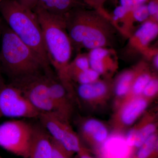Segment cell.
Returning a JSON list of instances; mask_svg holds the SVG:
<instances>
[{"label": "cell", "mask_w": 158, "mask_h": 158, "mask_svg": "<svg viewBox=\"0 0 158 158\" xmlns=\"http://www.w3.org/2000/svg\"><path fill=\"white\" fill-rule=\"evenodd\" d=\"M34 12L42 30L49 62L67 90L72 89L68 69L73 46L66 30L65 16L50 13L36 7Z\"/></svg>", "instance_id": "obj_1"}, {"label": "cell", "mask_w": 158, "mask_h": 158, "mask_svg": "<svg viewBox=\"0 0 158 158\" xmlns=\"http://www.w3.org/2000/svg\"><path fill=\"white\" fill-rule=\"evenodd\" d=\"M0 12L9 28L39 58L44 70L50 69L42 30L34 11L22 6L17 0H1Z\"/></svg>", "instance_id": "obj_2"}, {"label": "cell", "mask_w": 158, "mask_h": 158, "mask_svg": "<svg viewBox=\"0 0 158 158\" xmlns=\"http://www.w3.org/2000/svg\"><path fill=\"white\" fill-rule=\"evenodd\" d=\"M0 66L10 81L44 70L36 54L3 23L0 40Z\"/></svg>", "instance_id": "obj_3"}, {"label": "cell", "mask_w": 158, "mask_h": 158, "mask_svg": "<svg viewBox=\"0 0 158 158\" xmlns=\"http://www.w3.org/2000/svg\"><path fill=\"white\" fill-rule=\"evenodd\" d=\"M65 21L73 47L91 50L104 48L110 42L113 27L100 17L72 10L65 15Z\"/></svg>", "instance_id": "obj_4"}, {"label": "cell", "mask_w": 158, "mask_h": 158, "mask_svg": "<svg viewBox=\"0 0 158 158\" xmlns=\"http://www.w3.org/2000/svg\"><path fill=\"white\" fill-rule=\"evenodd\" d=\"M35 125L23 119L0 124V147L23 158L28 156L34 137Z\"/></svg>", "instance_id": "obj_5"}, {"label": "cell", "mask_w": 158, "mask_h": 158, "mask_svg": "<svg viewBox=\"0 0 158 158\" xmlns=\"http://www.w3.org/2000/svg\"><path fill=\"white\" fill-rule=\"evenodd\" d=\"M40 113L55 112L44 72L25 76L10 81Z\"/></svg>", "instance_id": "obj_6"}, {"label": "cell", "mask_w": 158, "mask_h": 158, "mask_svg": "<svg viewBox=\"0 0 158 158\" xmlns=\"http://www.w3.org/2000/svg\"><path fill=\"white\" fill-rule=\"evenodd\" d=\"M40 113L19 89L0 77V118H38Z\"/></svg>", "instance_id": "obj_7"}, {"label": "cell", "mask_w": 158, "mask_h": 158, "mask_svg": "<svg viewBox=\"0 0 158 158\" xmlns=\"http://www.w3.org/2000/svg\"><path fill=\"white\" fill-rule=\"evenodd\" d=\"M44 72L46 77L55 112L68 119L71 111V106L67 97L68 90L55 75L52 69Z\"/></svg>", "instance_id": "obj_8"}, {"label": "cell", "mask_w": 158, "mask_h": 158, "mask_svg": "<svg viewBox=\"0 0 158 158\" xmlns=\"http://www.w3.org/2000/svg\"><path fill=\"white\" fill-rule=\"evenodd\" d=\"M52 138L44 127L35 125L34 137L27 158H52Z\"/></svg>", "instance_id": "obj_9"}, {"label": "cell", "mask_w": 158, "mask_h": 158, "mask_svg": "<svg viewBox=\"0 0 158 158\" xmlns=\"http://www.w3.org/2000/svg\"><path fill=\"white\" fill-rule=\"evenodd\" d=\"M133 148L129 146L125 138L113 136L107 138L101 147L103 158H130Z\"/></svg>", "instance_id": "obj_10"}, {"label": "cell", "mask_w": 158, "mask_h": 158, "mask_svg": "<svg viewBox=\"0 0 158 158\" xmlns=\"http://www.w3.org/2000/svg\"><path fill=\"white\" fill-rule=\"evenodd\" d=\"M147 106V102L144 99L138 98L133 100L128 103L123 110L122 121L127 125L132 124L145 110Z\"/></svg>", "instance_id": "obj_11"}, {"label": "cell", "mask_w": 158, "mask_h": 158, "mask_svg": "<svg viewBox=\"0 0 158 158\" xmlns=\"http://www.w3.org/2000/svg\"><path fill=\"white\" fill-rule=\"evenodd\" d=\"M107 90L104 83L96 81L90 84H80L77 88V93L82 99L89 100L103 96Z\"/></svg>", "instance_id": "obj_12"}, {"label": "cell", "mask_w": 158, "mask_h": 158, "mask_svg": "<svg viewBox=\"0 0 158 158\" xmlns=\"http://www.w3.org/2000/svg\"><path fill=\"white\" fill-rule=\"evenodd\" d=\"M84 134L90 135L94 141L103 143L108 138L107 130L100 122L95 119H90L86 122L82 127Z\"/></svg>", "instance_id": "obj_13"}, {"label": "cell", "mask_w": 158, "mask_h": 158, "mask_svg": "<svg viewBox=\"0 0 158 158\" xmlns=\"http://www.w3.org/2000/svg\"><path fill=\"white\" fill-rule=\"evenodd\" d=\"M158 33L157 23L154 22L148 21L144 22L136 31L135 39L137 40L140 45L146 46L156 37Z\"/></svg>", "instance_id": "obj_14"}, {"label": "cell", "mask_w": 158, "mask_h": 158, "mask_svg": "<svg viewBox=\"0 0 158 158\" xmlns=\"http://www.w3.org/2000/svg\"><path fill=\"white\" fill-rule=\"evenodd\" d=\"M158 137L152 134L138 148L137 158H152L156 157L158 152Z\"/></svg>", "instance_id": "obj_15"}, {"label": "cell", "mask_w": 158, "mask_h": 158, "mask_svg": "<svg viewBox=\"0 0 158 158\" xmlns=\"http://www.w3.org/2000/svg\"><path fill=\"white\" fill-rule=\"evenodd\" d=\"M134 80V74L127 72L123 74L118 79L115 88V92L118 96H124L128 92L132 82Z\"/></svg>", "instance_id": "obj_16"}, {"label": "cell", "mask_w": 158, "mask_h": 158, "mask_svg": "<svg viewBox=\"0 0 158 158\" xmlns=\"http://www.w3.org/2000/svg\"><path fill=\"white\" fill-rule=\"evenodd\" d=\"M100 74L95 71L89 68L73 75L70 78L77 81L80 84H87L96 81Z\"/></svg>", "instance_id": "obj_17"}, {"label": "cell", "mask_w": 158, "mask_h": 158, "mask_svg": "<svg viewBox=\"0 0 158 158\" xmlns=\"http://www.w3.org/2000/svg\"><path fill=\"white\" fill-rule=\"evenodd\" d=\"M156 126L153 124H149L137 131L135 148H139L144 143L150 136L154 134L156 131Z\"/></svg>", "instance_id": "obj_18"}, {"label": "cell", "mask_w": 158, "mask_h": 158, "mask_svg": "<svg viewBox=\"0 0 158 158\" xmlns=\"http://www.w3.org/2000/svg\"><path fill=\"white\" fill-rule=\"evenodd\" d=\"M151 78L148 74H142L136 79L133 84L132 91L136 95L141 94L143 92L144 88L150 81Z\"/></svg>", "instance_id": "obj_19"}, {"label": "cell", "mask_w": 158, "mask_h": 158, "mask_svg": "<svg viewBox=\"0 0 158 158\" xmlns=\"http://www.w3.org/2000/svg\"><path fill=\"white\" fill-rule=\"evenodd\" d=\"M52 158H72L71 153L64 148L59 142L52 138Z\"/></svg>", "instance_id": "obj_20"}, {"label": "cell", "mask_w": 158, "mask_h": 158, "mask_svg": "<svg viewBox=\"0 0 158 158\" xmlns=\"http://www.w3.org/2000/svg\"><path fill=\"white\" fill-rule=\"evenodd\" d=\"M133 11L134 18L139 22L145 21L149 16L147 6L144 4L137 6Z\"/></svg>", "instance_id": "obj_21"}, {"label": "cell", "mask_w": 158, "mask_h": 158, "mask_svg": "<svg viewBox=\"0 0 158 158\" xmlns=\"http://www.w3.org/2000/svg\"><path fill=\"white\" fill-rule=\"evenodd\" d=\"M158 90V81L156 79H151L143 90V94L148 97L154 96Z\"/></svg>", "instance_id": "obj_22"}, {"label": "cell", "mask_w": 158, "mask_h": 158, "mask_svg": "<svg viewBox=\"0 0 158 158\" xmlns=\"http://www.w3.org/2000/svg\"><path fill=\"white\" fill-rule=\"evenodd\" d=\"M128 11L121 6L116 7L113 12V19L114 21H117L120 19L123 18L125 16Z\"/></svg>", "instance_id": "obj_23"}, {"label": "cell", "mask_w": 158, "mask_h": 158, "mask_svg": "<svg viewBox=\"0 0 158 158\" xmlns=\"http://www.w3.org/2000/svg\"><path fill=\"white\" fill-rule=\"evenodd\" d=\"M20 4L27 9L34 11L38 4L39 0H17Z\"/></svg>", "instance_id": "obj_24"}, {"label": "cell", "mask_w": 158, "mask_h": 158, "mask_svg": "<svg viewBox=\"0 0 158 158\" xmlns=\"http://www.w3.org/2000/svg\"><path fill=\"white\" fill-rule=\"evenodd\" d=\"M136 133H137V130L135 129L130 130L128 132L125 138L126 141L128 145L133 148H135Z\"/></svg>", "instance_id": "obj_25"}, {"label": "cell", "mask_w": 158, "mask_h": 158, "mask_svg": "<svg viewBox=\"0 0 158 158\" xmlns=\"http://www.w3.org/2000/svg\"><path fill=\"white\" fill-rule=\"evenodd\" d=\"M148 11L149 15L154 16L156 19H158V6L157 3L154 1H152L147 6Z\"/></svg>", "instance_id": "obj_26"}, {"label": "cell", "mask_w": 158, "mask_h": 158, "mask_svg": "<svg viewBox=\"0 0 158 158\" xmlns=\"http://www.w3.org/2000/svg\"><path fill=\"white\" fill-rule=\"evenodd\" d=\"M120 6L123 7L128 12L133 11L136 8L132 0H120Z\"/></svg>", "instance_id": "obj_27"}, {"label": "cell", "mask_w": 158, "mask_h": 158, "mask_svg": "<svg viewBox=\"0 0 158 158\" xmlns=\"http://www.w3.org/2000/svg\"><path fill=\"white\" fill-rule=\"evenodd\" d=\"M77 154L78 155L79 158H92L86 152L85 149L83 150Z\"/></svg>", "instance_id": "obj_28"}, {"label": "cell", "mask_w": 158, "mask_h": 158, "mask_svg": "<svg viewBox=\"0 0 158 158\" xmlns=\"http://www.w3.org/2000/svg\"><path fill=\"white\" fill-rule=\"evenodd\" d=\"M147 1V0H132L133 4L135 7L140 5H143Z\"/></svg>", "instance_id": "obj_29"}, {"label": "cell", "mask_w": 158, "mask_h": 158, "mask_svg": "<svg viewBox=\"0 0 158 158\" xmlns=\"http://www.w3.org/2000/svg\"><path fill=\"white\" fill-rule=\"evenodd\" d=\"M153 63L156 69H158V56L157 54L156 55L153 59Z\"/></svg>", "instance_id": "obj_30"}, {"label": "cell", "mask_w": 158, "mask_h": 158, "mask_svg": "<svg viewBox=\"0 0 158 158\" xmlns=\"http://www.w3.org/2000/svg\"><path fill=\"white\" fill-rule=\"evenodd\" d=\"M3 22L0 19V40H1V34H2V27ZM2 70H1V66H0V77L2 76Z\"/></svg>", "instance_id": "obj_31"}, {"label": "cell", "mask_w": 158, "mask_h": 158, "mask_svg": "<svg viewBox=\"0 0 158 158\" xmlns=\"http://www.w3.org/2000/svg\"><path fill=\"white\" fill-rule=\"evenodd\" d=\"M0 158H3L2 157V156L1 155H0Z\"/></svg>", "instance_id": "obj_32"}, {"label": "cell", "mask_w": 158, "mask_h": 158, "mask_svg": "<svg viewBox=\"0 0 158 158\" xmlns=\"http://www.w3.org/2000/svg\"><path fill=\"white\" fill-rule=\"evenodd\" d=\"M1 0H0V2H1Z\"/></svg>", "instance_id": "obj_33"}]
</instances>
